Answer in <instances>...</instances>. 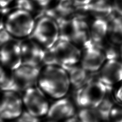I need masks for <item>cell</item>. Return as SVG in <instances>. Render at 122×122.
<instances>
[{
  "label": "cell",
  "instance_id": "cell-13",
  "mask_svg": "<svg viewBox=\"0 0 122 122\" xmlns=\"http://www.w3.org/2000/svg\"><path fill=\"white\" fill-rule=\"evenodd\" d=\"M99 80L111 86L122 80V63L116 60H109L102 69Z\"/></svg>",
  "mask_w": 122,
  "mask_h": 122
},
{
  "label": "cell",
  "instance_id": "cell-22",
  "mask_svg": "<svg viewBox=\"0 0 122 122\" xmlns=\"http://www.w3.org/2000/svg\"><path fill=\"white\" fill-rule=\"evenodd\" d=\"M114 9L118 14L122 16V0H114Z\"/></svg>",
  "mask_w": 122,
  "mask_h": 122
},
{
  "label": "cell",
  "instance_id": "cell-26",
  "mask_svg": "<svg viewBox=\"0 0 122 122\" xmlns=\"http://www.w3.org/2000/svg\"><path fill=\"white\" fill-rule=\"evenodd\" d=\"M63 122H81V121L78 118V117L73 116L71 117V118L65 119V120L63 121Z\"/></svg>",
  "mask_w": 122,
  "mask_h": 122
},
{
  "label": "cell",
  "instance_id": "cell-3",
  "mask_svg": "<svg viewBox=\"0 0 122 122\" xmlns=\"http://www.w3.org/2000/svg\"><path fill=\"white\" fill-rule=\"evenodd\" d=\"M110 86L100 80L89 79L86 84L77 89L75 99L76 103L81 108H97L105 97Z\"/></svg>",
  "mask_w": 122,
  "mask_h": 122
},
{
  "label": "cell",
  "instance_id": "cell-12",
  "mask_svg": "<svg viewBox=\"0 0 122 122\" xmlns=\"http://www.w3.org/2000/svg\"><path fill=\"white\" fill-rule=\"evenodd\" d=\"M103 51L94 43L84 49L81 55V66L89 72H95L99 70L106 59Z\"/></svg>",
  "mask_w": 122,
  "mask_h": 122
},
{
  "label": "cell",
  "instance_id": "cell-19",
  "mask_svg": "<svg viewBox=\"0 0 122 122\" xmlns=\"http://www.w3.org/2000/svg\"><path fill=\"white\" fill-rule=\"evenodd\" d=\"M110 117L113 122H122V105L113 107Z\"/></svg>",
  "mask_w": 122,
  "mask_h": 122
},
{
  "label": "cell",
  "instance_id": "cell-20",
  "mask_svg": "<svg viewBox=\"0 0 122 122\" xmlns=\"http://www.w3.org/2000/svg\"><path fill=\"white\" fill-rule=\"evenodd\" d=\"M18 121L23 122H40L38 117L33 116L27 111L23 112L20 116L18 118Z\"/></svg>",
  "mask_w": 122,
  "mask_h": 122
},
{
  "label": "cell",
  "instance_id": "cell-11",
  "mask_svg": "<svg viewBox=\"0 0 122 122\" xmlns=\"http://www.w3.org/2000/svg\"><path fill=\"white\" fill-rule=\"evenodd\" d=\"M76 109L73 102L67 98L57 99L50 106L47 116L51 120L57 122L75 116Z\"/></svg>",
  "mask_w": 122,
  "mask_h": 122
},
{
  "label": "cell",
  "instance_id": "cell-14",
  "mask_svg": "<svg viewBox=\"0 0 122 122\" xmlns=\"http://www.w3.org/2000/svg\"><path fill=\"white\" fill-rule=\"evenodd\" d=\"M68 74L71 85L77 89L88 81L87 72L81 66H78L77 64L62 67Z\"/></svg>",
  "mask_w": 122,
  "mask_h": 122
},
{
  "label": "cell",
  "instance_id": "cell-10",
  "mask_svg": "<svg viewBox=\"0 0 122 122\" xmlns=\"http://www.w3.org/2000/svg\"><path fill=\"white\" fill-rule=\"evenodd\" d=\"M22 64L39 66L43 63L45 49L31 38L20 42Z\"/></svg>",
  "mask_w": 122,
  "mask_h": 122
},
{
  "label": "cell",
  "instance_id": "cell-18",
  "mask_svg": "<svg viewBox=\"0 0 122 122\" xmlns=\"http://www.w3.org/2000/svg\"><path fill=\"white\" fill-rule=\"evenodd\" d=\"M34 2L31 0H17L16 2V9L25 10L31 13L34 9Z\"/></svg>",
  "mask_w": 122,
  "mask_h": 122
},
{
  "label": "cell",
  "instance_id": "cell-4",
  "mask_svg": "<svg viewBox=\"0 0 122 122\" xmlns=\"http://www.w3.org/2000/svg\"><path fill=\"white\" fill-rule=\"evenodd\" d=\"M36 23L30 12L16 9L4 21V29L14 38H25L31 35Z\"/></svg>",
  "mask_w": 122,
  "mask_h": 122
},
{
  "label": "cell",
  "instance_id": "cell-24",
  "mask_svg": "<svg viewBox=\"0 0 122 122\" xmlns=\"http://www.w3.org/2000/svg\"><path fill=\"white\" fill-rule=\"evenodd\" d=\"M92 1V0H74L76 6L78 7H81V6L87 5Z\"/></svg>",
  "mask_w": 122,
  "mask_h": 122
},
{
  "label": "cell",
  "instance_id": "cell-21",
  "mask_svg": "<svg viewBox=\"0 0 122 122\" xmlns=\"http://www.w3.org/2000/svg\"><path fill=\"white\" fill-rule=\"evenodd\" d=\"M14 38L5 29L0 30V46Z\"/></svg>",
  "mask_w": 122,
  "mask_h": 122
},
{
  "label": "cell",
  "instance_id": "cell-1",
  "mask_svg": "<svg viewBox=\"0 0 122 122\" xmlns=\"http://www.w3.org/2000/svg\"><path fill=\"white\" fill-rule=\"evenodd\" d=\"M37 84L46 95L57 100L65 97L71 85L67 72L59 65H46Z\"/></svg>",
  "mask_w": 122,
  "mask_h": 122
},
{
  "label": "cell",
  "instance_id": "cell-8",
  "mask_svg": "<svg viewBox=\"0 0 122 122\" xmlns=\"http://www.w3.org/2000/svg\"><path fill=\"white\" fill-rule=\"evenodd\" d=\"M20 42L13 38L0 46V64L10 71L22 64Z\"/></svg>",
  "mask_w": 122,
  "mask_h": 122
},
{
  "label": "cell",
  "instance_id": "cell-27",
  "mask_svg": "<svg viewBox=\"0 0 122 122\" xmlns=\"http://www.w3.org/2000/svg\"><path fill=\"white\" fill-rule=\"evenodd\" d=\"M116 97L119 100L122 102V84L121 86L119 87L118 90H117L116 93Z\"/></svg>",
  "mask_w": 122,
  "mask_h": 122
},
{
  "label": "cell",
  "instance_id": "cell-17",
  "mask_svg": "<svg viewBox=\"0 0 122 122\" xmlns=\"http://www.w3.org/2000/svg\"><path fill=\"white\" fill-rule=\"evenodd\" d=\"M78 117L81 122H99L100 118L97 109L93 108H81L78 112Z\"/></svg>",
  "mask_w": 122,
  "mask_h": 122
},
{
  "label": "cell",
  "instance_id": "cell-30",
  "mask_svg": "<svg viewBox=\"0 0 122 122\" xmlns=\"http://www.w3.org/2000/svg\"><path fill=\"white\" fill-rule=\"evenodd\" d=\"M17 122H21V121H19L18 120V121H17Z\"/></svg>",
  "mask_w": 122,
  "mask_h": 122
},
{
  "label": "cell",
  "instance_id": "cell-15",
  "mask_svg": "<svg viewBox=\"0 0 122 122\" xmlns=\"http://www.w3.org/2000/svg\"><path fill=\"white\" fill-rule=\"evenodd\" d=\"M108 24L105 19L97 18L91 25L90 32L91 38L95 45L103 41L108 31Z\"/></svg>",
  "mask_w": 122,
  "mask_h": 122
},
{
  "label": "cell",
  "instance_id": "cell-23",
  "mask_svg": "<svg viewBox=\"0 0 122 122\" xmlns=\"http://www.w3.org/2000/svg\"><path fill=\"white\" fill-rule=\"evenodd\" d=\"M52 1L53 0H33L36 4L41 7H46L48 6Z\"/></svg>",
  "mask_w": 122,
  "mask_h": 122
},
{
  "label": "cell",
  "instance_id": "cell-9",
  "mask_svg": "<svg viewBox=\"0 0 122 122\" xmlns=\"http://www.w3.org/2000/svg\"><path fill=\"white\" fill-rule=\"evenodd\" d=\"M41 69L39 66L21 64L12 71L13 81L18 93L25 91L29 88L35 86L38 80Z\"/></svg>",
  "mask_w": 122,
  "mask_h": 122
},
{
  "label": "cell",
  "instance_id": "cell-2",
  "mask_svg": "<svg viewBox=\"0 0 122 122\" xmlns=\"http://www.w3.org/2000/svg\"><path fill=\"white\" fill-rule=\"evenodd\" d=\"M80 49L72 42L59 39L53 47L45 50L43 64L61 67L77 65L81 60Z\"/></svg>",
  "mask_w": 122,
  "mask_h": 122
},
{
  "label": "cell",
  "instance_id": "cell-16",
  "mask_svg": "<svg viewBox=\"0 0 122 122\" xmlns=\"http://www.w3.org/2000/svg\"><path fill=\"white\" fill-rule=\"evenodd\" d=\"M111 90L108 91L106 94L105 97L102 100L97 107L96 108L99 114L100 118L103 120H108L110 116L111 112L114 107V103L112 99H111L110 95H109V92Z\"/></svg>",
  "mask_w": 122,
  "mask_h": 122
},
{
  "label": "cell",
  "instance_id": "cell-7",
  "mask_svg": "<svg viewBox=\"0 0 122 122\" xmlns=\"http://www.w3.org/2000/svg\"><path fill=\"white\" fill-rule=\"evenodd\" d=\"M18 93L1 91L0 93V118L12 120L19 118L23 112V100Z\"/></svg>",
  "mask_w": 122,
  "mask_h": 122
},
{
  "label": "cell",
  "instance_id": "cell-29",
  "mask_svg": "<svg viewBox=\"0 0 122 122\" xmlns=\"http://www.w3.org/2000/svg\"><path fill=\"white\" fill-rule=\"evenodd\" d=\"M56 122L54 121H52V120H51V119H50V120H49V121H48V122Z\"/></svg>",
  "mask_w": 122,
  "mask_h": 122
},
{
  "label": "cell",
  "instance_id": "cell-5",
  "mask_svg": "<svg viewBox=\"0 0 122 122\" xmlns=\"http://www.w3.org/2000/svg\"><path fill=\"white\" fill-rule=\"evenodd\" d=\"M31 38L45 49L53 47L60 38L57 21L48 16L41 18L36 23Z\"/></svg>",
  "mask_w": 122,
  "mask_h": 122
},
{
  "label": "cell",
  "instance_id": "cell-28",
  "mask_svg": "<svg viewBox=\"0 0 122 122\" xmlns=\"http://www.w3.org/2000/svg\"><path fill=\"white\" fill-rule=\"evenodd\" d=\"M120 54H121V56H122V46H121V50H120Z\"/></svg>",
  "mask_w": 122,
  "mask_h": 122
},
{
  "label": "cell",
  "instance_id": "cell-6",
  "mask_svg": "<svg viewBox=\"0 0 122 122\" xmlns=\"http://www.w3.org/2000/svg\"><path fill=\"white\" fill-rule=\"evenodd\" d=\"M24 92L22 100L26 111L38 118L47 115L50 106L46 95L40 88L33 86Z\"/></svg>",
  "mask_w": 122,
  "mask_h": 122
},
{
  "label": "cell",
  "instance_id": "cell-25",
  "mask_svg": "<svg viewBox=\"0 0 122 122\" xmlns=\"http://www.w3.org/2000/svg\"><path fill=\"white\" fill-rule=\"evenodd\" d=\"M14 0H0V8H5Z\"/></svg>",
  "mask_w": 122,
  "mask_h": 122
}]
</instances>
